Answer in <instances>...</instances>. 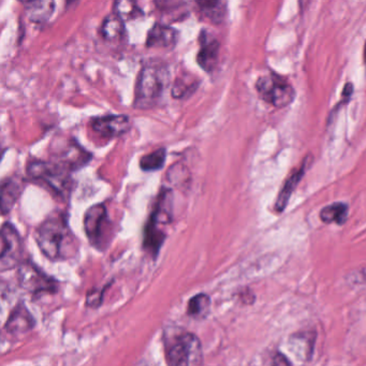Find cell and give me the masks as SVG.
<instances>
[{"mask_svg":"<svg viewBox=\"0 0 366 366\" xmlns=\"http://www.w3.org/2000/svg\"><path fill=\"white\" fill-rule=\"evenodd\" d=\"M194 351H200L199 339L190 333L181 332L165 341L168 366H189Z\"/></svg>","mask_w":366,"mask_h":366,"instance_id":"obj_7","label":"cell"},{"mask_svg":"<svg viewBox=\"0 0 366 366\" xmlns=\"http://www.w3.org/2000/svg\"><path fill=\"white\" fill-rule=\"evenodd\" d=\"M84 230L92 246L106 251L112 240V220L103 203L94 204L84 215Z\"/></svg>","mask_w":366,"mask_h":366,"instance_id":"obj_5","label":"cell"},{"mask_svg":"<svg viewBox=\"0 0 366 366\" xmlns=\"http://www.w3.org/2000/svg\"><path fill=\"white\" fill-rule=\"evenodd\" d=\"M26 171L32 182L44 186L59 199L68 200L70 198L75 187L71 172L58 163L34 159L28 163Z\"/></svg>","mask_w":366,"mask_h":366,"instance_id":"obj_4","label":"cell"},{"mask_svg":"<svg viewBox=\"0 0 366 366\" xmlns=\"http://www.w3.org/2000/svg\"><path fill=\"white\" fill-rule=\"evenodd\" d=\"M210 310V298L208 294H200L190 298L187 314L196 319L206 318Z\"/></svg>","mask_w":366,"mask_h":366,"instance_id":"obj_24","label":"cell"},{"mask_svg":"<svg viewBox=\"0 0 366 366\" xmlns=\"http://www.w3.org/2000/svg\"><path fill=\"white\" fill-rule=\"evenodd\" d=\"M259 97L271 106L283 109L296 99V89L286 77L272 72L259 77L255 82Z\"/></svg>","mask_w":366,"mask_h":366,"instance_id":"obj_6","label":"cell"},{"mask_svg":"<svg viewBox=\"0 0 366 366\" xmlns=\"http://www.w3.org/2000/svg\"><path fill=\"white\" fill-rule=\"evenodd\" d=\"M199 87V81L195 75L183 73L175 80L171 86V95L175 99H184L195 93Z\"/></svg>","mask_w":366,"mask_h":366,"instance_id":"obj_21","label":"cell"},{"mask_svg":"<svg viewBox=\"0 0 366 366\" xmlns=\"http://www.w3.org/2000/svg\"><path fill=\"white\" fill-rule=\"evenodd\" d=\"M167 159V149L165 147L145 155L140 159V168L144 172H154L161 170Z\"/></svg>","mask_w":366,"mask_h":366,"instance_id":"obj_25","label":"cell"},{"mask_svg":"<svg viewBox=\"0 0 366 366\" xmlns=\"http://www.w3.org/2000/svg\"><path fill=\"white\" fill-rule=\"evenodd\" d=\"M364 63H365L366 65V42L365 46H364Z\"/></svg>","mask_w":366,"mask_h":366,"instance_id":"obj_27","label":"cell"},{"mask_svg":"<svg viewBox=\"0 0 366 366\" xmlns=\"http://www.w3.org/2000/svg\"><path fill=\"white\" fill-rule=\"evenodd\" d=\"M101 36L106 42H120L126 36L125 22L114 13L106 16L102 22Z\"/></svg>","mask_w":366,"mask_h":366,"instance_id":"obj_19","label":"cell"},{"mask_svg":"<svg viewBox=\"0 0 366 366\" xmlns=\"http://www.w3.org/2000/svg\"><path fill=\"white\" fill-rule=\"evenodd\" d=\"M172 222V192L163 188L157 197L154 210L145 225L143 247L156 258L167 236V227Z\"/></svg>","mask_w":366,"mask_h":366,"instance_id":"obj_3","label":"cell"},{"mask_svg":"<svg viewBox=\"0 0 366 366\" xmlns=\"http://www.w3.org/2000/svg\"><path fill=\"white\" fill-rule=\"evenodd\" d=\"M179 41V32L171 26L156 23L149 30L145 46L149 49H173Z\"/></svg>","mask_w":366,"mask_h":366,"instance_id":"obj_13","label":"cell"},{"mask_svg":"<svg viewBox=\"0 0 366 366\" xmlns=\"http://www.w3.org/2000/svg\"><path fill=\"white\" fill-rule=\"evenodd\" d=\"M25 188V179L20 177H10L1 181V196L0 206L3 215L11 212L18 200L23 194Z\"/></svg>","mask_w":366,"mask_h":366,"instance_id":"obj_14","label":"cell"},{"mask_svg":"<svg viewBox=\"0 0 366 366\" xmlns=\"http://www.w3.org/2000/svg\"><path fill=\"white\" fill-rule=\"evenodd\" d=\"M23 257V242L13 225L6 222L1 227V253L0 270L14 269L20 265Z\"/></svg>","mask_w":366,"mask_h":366,"instance_id":"obj_8","label":"cell"},{"mask_svg":"<svg viewBox=\"0 0 366 366\" xmlns=\"http://www.w3.org/2000/svg\"><path fill=\"white\" fill-rule=\"evenodd\" d=\"M132 120L124 114L98 116L91 122V128L102 139H115L130 130Z\"/></svg>","mask_w":366,"mask_h":366,"instance_id":"obj_10","label":"cell"},{"mask_svg":"<svg viewBox=\"0 0 366 366\" xmlns=\"http://www.w3.org/2000/svg\"><path fill=\"white\" fill-rule=\"evenodd\" d=\"M306 160L304 161L303 165H301L296 171H294L289 179L286 181L285 185H284L283 189L279 192V195L277 197V201L275 203V210L277 213H282L285 210L287 206L288 202H289L290 197H291L292 192L296 189V186L300 183L301 179L305 175L306 170Z\"/></svg>","mask_w":366,"mask_h":366,"instance_id":"obj_18","label":"cell"},{"mask_svg":"<svg viewBox=\"0 0 366 366\" xmlns=\"http://www.w3.org/2000/svg\"><path fill=\"white\" fill-rule=\"evenodd\" d=\"M272 366H291L289 360L283 353H276L272 361Z\"/></svg>","mask_w":366,"mask_h":366,"instance_id":"obj_26","label":"cell"},{"mask_svg":"<svg viewBox=\"0 0 366 366\" xmlns=\"http://www.w3.org/2000/svg\"><path fill=\"white\" fill-rule=\"evenodd\" d=\"M196 5L199 8L202 18H206L210 23L220 25L226 20L228 10H227V3L225 1H199Z\"/></svg>","mask_w":366,"mask_h":366,"instance_id":"obj_20","label":"cell"},{"mask_svg":"<svg viewBox=\"0 0 366 366\" xmlns=\"http://www.w3.org/2000/svg\"><path fill=\"white\" fill-rule=\"evenodd\" d=\"M34 240L43 255L52 261L69 260L79 251V242L63 212L49 215L37 228Z\"/></svg>","mask_w":366,"mask_h":366,"instance_id":"obj_1","label":"cell"},{"mask_svg":"<svg viewBox=\"0 0 366 366\" xmlns=\"http://www.w3.org/2000/svg\"><path fill=\"white\" fill-rule=\"evenodd\" d=\"M169 84L170 70L167 63L160 61L145 63L137 79L134 108L149 110L160 103Z\"/></svg>","mask_w":366,"mask_h":366,"instance_id":"obj_2","label":"cell"},{"mask_svg":"<svg viewBox=\"0 0 366 366\" xmlns=\"http://www.w3.org/2000/svg\"><path fill=\"white\" fill-rule=\"evenodd\" d=\"M198 41H199V51L197 54L198 65L206 72H213L217 67L218 61H220V41L208 30H201Z\"/></svg>","mask_w":366,"mask_h":366,"instance_id":"obj_12","label":"cell"},{"mask_svg":"<svg viewBox=\"0 0 366 366\" xmlns=\"http://www.w3.org/2000/svg\"><path fill=\"white\" fill-rule=\"evenodd\" d=\"M113 11L122 22L138 20L144 15L143 10L134 1H116L113 5Z\"/></svg>","mask_w":366,"mask_h":366,"instance_id":"obj_23","label":"cell"},{"mask_svg":"<svg viewBox=\"0 0 366 366\" xmlns=\"http://www.w3.org/2000/svg\"><path fill=\"white\" fill-rule=\"evenodd\" d=\"M26 16L32 23L44 24L55 11L54 1H27L24 3Z\"/></svg>","mask_w":366,"mask_h":366,"instance_id":"obj_17","label":"cell"},{"mask_svg":"<svg viewBox=\"0 0 366 366\" xmlns=\"http://www.w3.org/2000/svg\"><path fill=\"white\" fill-rule=\"evenodd\" d=\"M349 206L343 202H336L322 208L320 212V220L324 224L343 225L348 220Z\"/></svg>","mask_w":366,"mask_h":366,"instance_id":"obj_22","label":"cell"},{"mask_svg":"<svg viewBox=\"0 0 366 366\" xmlns=\"http://www.w3.org/2000/svg\"><path fill=\"white\" fill-rule=\"evenodd\" d=\"M54 163L68 170L69 172L77 171L85 167L93 156L81 146L77 141L69 140L61 147H57L54 153Z\"/></svg>","mask_w":366,"mask_h":366,"instance_id":"obj_9","label":"cell"},{"mask_svg":"<svg viewBox=\"0 0 366 366\" xmlns=\"http://www.w3.org/2000/svg\"><path fill=\"white\" fill-rule=\"evenodd\" d=\"M315 346V333H296L289 339L290 351L302 361L310 359Z\"/></svg>","mask_w":366,"mask_h":366,"instance_id":"obj_16","label":"cell"},{"mask_svg":"<svg viewBox=\"0 0 366 366\" xmlns=\"http://www.w3.org/2000/svg\"><path fill=\"white\" fill-rule=\"evenodd\" d=\"M34 327V317L30 314V310L23 305L16 306L9 318H8L7 324H6L5 329L9 334L18 336V335L25 334L26 332H30Z\"/></svg>","mask_w":366,"mask_h":366,"instance_id":"obj_15","label":"cell"},{"mask_svg":"<svg viewBox=\"0 0 366 366\" xmlns=\"http://www.w3.org/2000/svg\"><path fill=\"white\" fill-rule=\"evenodd\" d=\"M20 267V285L24 289L32 294L53 292L56 290V282L37 269L32 263H22Z\"/></svg>","mask_w":366,"mask_h":366,"instance_id":"obj_11","label":"cell"}]
</instances>
